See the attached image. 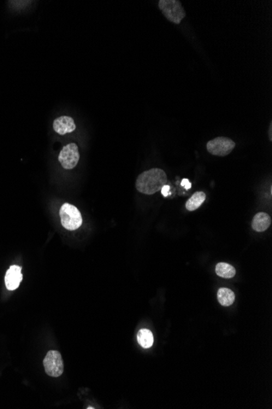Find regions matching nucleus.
Returning a JSON list of instances; mask_svg holds the SVG:
<instances>
[{"label":"nucleus","mask_w":272,"mask_h":409,"mask_svg":"<svg viewBox=\"0 0 272 409\" xmlns=\"http://www.w3.org/2000/svg\"><path fill=\"white\" fill-rule=\"evenodd\" d=\"M215 272L218 276L224 279H232L236 276V269L228 263L220 262L217 264Z\"/></svg>","instance_id":"f8f14e48"},{"label":"nucleus","mask_w":272,"mask_h":409,"mask_svg":"<svg viewBox=\"0 0 272 409\" xmlns=\"http://www.w3.org/2000/svg\"><path fill=\"white\" fill-rule=\"evenodd\" d=\"M137 340L143 348H150L153 344V335L149 329H141L137 334Z\"/></svg>","instance_id":"ddd939ff"},{"label":"nucleus","mask_w":272,"mask_h":409,"mask_svg":"<svg viewBox=\"0 0 272 409\" xmlns=\"http://www.w3.org/2000/svg\"><path fill=\"white\" fill-rule=\"evenodd\" d=\"M270 138H271V141H272V124H271V127H270Z\"/></svg>","instance_id":"dca6fc26"},{"label":"nucleus","mask_w":272,"mask_h":409,"mask_svg":"<svg viewBox=\"0 0 272 409\" xmlns=\"http://www.w3.org/2000/svg\"><path fill=\"white\" fill-rule=\"evenodd\" d=\"M158 7L165 18L175 25L180 24L186 17V12L179 0H160Z\"/></svg>","instance_id":"f03ea898"},{"label":"nucleus","mask_w":272,"mask_h":409,"mask_svg":"<svg viewBox=\"0 0 272 409\" xmlns=\"http://www.w3.org/2000/svg\"><path fill=\"white\" fill-rule=\"evenodd\" d=\"M167 183V173L163 170L152 168L137 177L136 187L139 192L150 195L158 192Z\"/></svg>","instance_id":"f257e3e1"},{"label":"nucleus","mask_w":272,"mask_h":409,"mask_svg":"<svg viewBox=\"0 0 272 409\" xmlns=\"http://www.w3.org/2000/svg\"><path fill=\"white\" fill-rule=\"evenodd\" d=\"M80 154L78 152V147L75 143H70L61 149L59 154V162L61 166L66 169H73L78 165Z\"/></svg>","instance_id":"423d86ee"},{"label":"nucleus","mask_w":272,"mask_h":409,"mask_svg":"<svg viewBox=\"0 0 272 409\" xmlns=\"http://www.w3.org/2000/svg\"><path fill=\"white\" fill-rule=\"evenodd\" d=\"M272 218L266 212H258L252 221V228L257 232H263L269 228Z\"/></svg>","instance_id":"1a4fd4ad"},{"label":"nucleus","mask_w":272,"mask_h":409,"mask_svg":"<svg viewBox=\"0 0 272 409\" xmlns=\"http://www.w3.org/2000/svg\"><path fill=\"white\" fill-rule=\"evenodd\" d=\"M235 298V293L229 288H220L218 292V300L222 306H232L234 303Z\"/></svg>","instance_id":"9b49d317"},{"label":"nucleus","mask_w":272,"mask_h":409,"mask_svg":"<svg viewBox=\"0 0 272 409\" xmlns=\"http://www.w3.org/2000/svg\"><path fill=\"white\" fill-rule=\"evenodd\" d=\"M61 224L66 230H75L83 224V217L78 208L69 204H64L60 210Z\"/></svg>","instance_id":"7ed1b4c3"},{"label":"nucleus","mask_w":272,"mask_h":409,"mask_svg":"<svg viewBox=\"0 0 272 409\" xmlns=\"http://www.w3.org/2000/svg\"><path fill=\"white\" fill-rule=\"evenodd\" d=\"M22 279L21 267L19 265H11L5 276V284L8 290H16Z\"/></svg>","instance_id":"0eeeda50"},{"label":"nucleus","mask_w":272,"mask_h":409,"mask_svg":"<svg viewBox=\"0 0 272 409\" xmlns=\"http://www.w3.org/2000/svg\"><path fill=\"white\" fill-rule=\"evenodd\" d=\"M53 129L60 135H66L75 130V123L71 117H59L53 123Z\"/></svg>","instance_id":"6e6552de"},{"label":"nucleus","mask_w":272,"mask_h":409,"mask_svg":"<svg viewBox=\"0 0 272 409\" xmlns=\"http://www.w3.org/2000/svg\"><path fill=\"white\" fill-rule=\"evenodd\" d=\"M236 147L232 139L224 136L216 137L214 139L209 141L206 145L207 150L209 154L216 156H227Z\"/></svg>","instance_id":"39448f33"},{"label":"nucleus","mask_w":272,"mask_h":409,"mask_svg":"<svg viewBox=\"0 0 272 409\" xmlns=\"http://www.w3.org/2000/svg\"><path fill=\"white\" fill-rule=\"evenodd\" d=\"M181 185L186 189H191V187H192V183L189 182V180L187 178H184V179L182 180Z\"/></svg>","instance_id":"2eb2a0df"},{"label":"nucleus","mask_w":272,"mask_h":409,"mask_svg":"<svg viewBox=\"0 0 272 409\" xmlns=\"http://www.w3.org/2000/svg\"><path fill=\"white\" fill-rule=\"evenodd\" d=\"M161 195H163L164 197H167L168 195L170 194V186L169 185H165L164 186L162 187L161 189Z\"/></svg>","instance_id":"4468645a"},{"label":"nucleus","mask_w":272,"mask_h":409,"mask_svg":"<svg viewBox=\"0 0 272 409\" xmlns=\"http://www.w3.org/2000/svg\"><path fill=\"white\" fill-rule=\"evenodd\" d=\"M43 366L46 373L52 377H58L63 373L64 363L59 351H48L43 360Z\"/></svg>","instance_id":"20e7f679"},{"label":"nucleus","mask_w":272,"mask_h":409,"mask_svg":"<svg viewBox=\"0 0 272 409\" xmlns=\"http://www.w3.org/2000/svg\"><path fill=\"white\" fill-rule=\"evenodd\" d=\"M206 199V195L204 192L202 191H198V192L195 193L194 195H192V197L190 198L186 203L187 209L192 212L195 210L198 209L204 202V200Z\"/></svg>","instance_id":"9d476101"}]
</instances>
